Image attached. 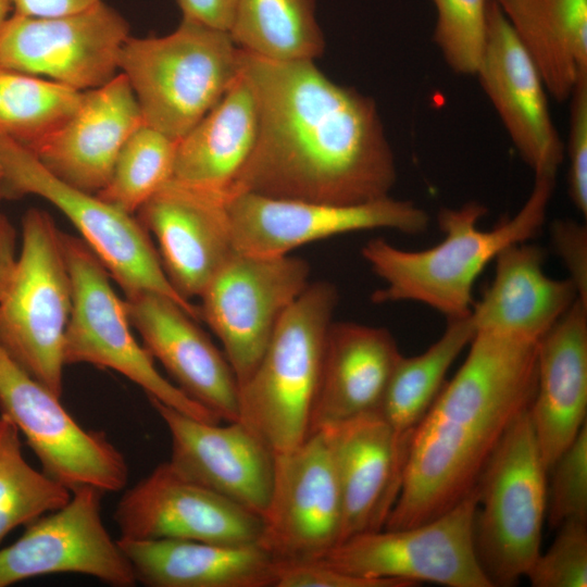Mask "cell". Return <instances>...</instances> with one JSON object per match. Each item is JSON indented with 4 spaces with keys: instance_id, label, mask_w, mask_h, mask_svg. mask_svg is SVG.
<instances>
[{
    "instance_id": "8d00e7d4",
    "label": "cell",
    "mask_w": 587,
    "mask_h": 587,
    "mask_svg": "<svg viewBox=\"0 0 587 587\" xmlns=\"http://www.w3.org/2000/svg\"><path fill=\"white\" fill-rule=\"evenodd\" d=\"M547 516L552 527L573 519L587 520V423L552 467Z\"/></svg>"
},
{
    "instance_id": "30bf717a",
    "label": "cell",
    "mask_w": 587,
    "mask_h": 587,
    "mask_svg": "<svg viewBox=\"0 0 587 587\" xmlns=\"http://www.w3.org/2000/svg\"><path fill=\"white\" fill-rule=\"evenodd\" d=\"M474 488L437 517L414 526L352 536L322 560L355 576L448 587H494L474 546Z\"/></svg>"
},
{
    "instance_id": "7bdbcfd3",
    "label": "cell",
    "mask_w": 587,
    "mask_h": 587,
    "mask_svg": "<svg viewBox=\"0 0 587 587\" xmlns=\"http://www.w3.org/2000/svg\"><path fill=\"white\" fill-rule=\"evenodd\" d=\"M16 232L5 215L0 213V297L5 290L15 263Z\"/></svg>"
},
{
    "instance_id": "2e32d148",
    "label": "cell",
    "mask_w": 587,
    "mask_h": 587,
    "mask_svg": "<svg viewBox=\"0 0 587 587\" xmlns=\"http://www.w3.org/2000/svg\"><path fill=\"white\" fill-rule=\"evenodd\" d=\"M104 492L92 486L72 491L58 510L26 525L0 549V587L51 574H83L114 587L136 585L132 564L101 514Z\"/></svg>"
},
{
    "instance_id": "ee69618b",
    "label": "cell",
    "mask_w": 587,
    "mask_h": 587,
    "mask_svg": "<svg viewBox=\"0 0 587 587\" xmlns=\"http://www.w3.org/2000/svg\"><path fill=\"white\" fill-rule=\"evenodd\" d=\"M11 10L12 7L9 0H0V29L2 28L5 21L9 18V13Z\"/></svg>"
},
{
    "instance_id": "ac0fdd59",
    "label": "cell",
    "mask_w": 587,
    "mask_h": 587,
    "mask_svg": "<svg viewBox=\"0 0 587 587\" xmlns=\"http://www.w3.org/2000/svg\"><path fill=\"white\" fill-rule=\"evenodd\" d=\"M475 75L535 176L557 177L565 148L544 80L496 0L488 2L486 40Z\"/></svg>"
},
{
    "instance_id": "44dd1931",
    "label": "cell",
    "mask_w": 587,
    "mask_h": 587,
    "mask_svg": "<svg viewBox=\"0 0 587 587\" xmlns=\"http://www.w3.org/2000/svg\"><path fill=\"white\" fill-rule=\"evenodd\" d=\"M130 325L143 347L188 397L222 421L239 419L238 383L225 354L177 301L154 291L126 296Z\"/></svg>"
},
{
    "instance_id": "d590c367",
    "label": "cell",
    "mask_w": 587,
    "mask_h": 587,
    "mask_svg": "<svg viewBox=\"0 0 587 587\" xmlns=\"http://www.w3.org/2000/svg\"><path fill=\"white\" fill-rule=\"evenodd\" d=\"M550 548L526 576L533 587L587 586V520L563 522Z\"/></svg>"
},
{
    "instance_id": "9c48e42d",
    "label": "cell",
    "mask_w": 587,
    "mask_h": 587,
    "mask_svg": "<svg viewBox=\"0 0 587 587\" xmlns=\"http://www.w3.org/2000/svg\"><path fill=\"white\" fill-rule=\"evenodd\" d=\"M61 239L73 286L65 365L87 363L114 370L141 387L148 398L197 420L221 423L157 370L154 359L132 333L125 301L115 294L109 272L90 247L63 232Z\"/></svg>"
},
{
    "instance_id": "f35d334b",
    "label": "cell",
    "mask_w": 587,
    "mask_h": 587,
    "mask_svg": "<svg viewBox=\"0 0 587 587\" xmlns=\"http://www.w3.org/2000/svg\"><path fill=\"white\" fill-rule=\"evenodd\" d=\"M397 579L355 576L332 566L323 560L277 564L275 587H410Z\"/></svg>"
},
{
    "instance_id": "484cf974",
    "label": "cell",
    "mask_w": 587,
    "mask_h": 587,
    "mask_svg": "<svg viewBox=\"0 0 587 587\" xmlns=\"http://www.w3.org/2000/svg\"><path fill=\"white\" fill-rule=\"evenodd\" d=\"M495 262L492 282L470 313L476 332L538 341L579 299L569 278L546 275L537 245H511Z\"/></svg>"
},
{
    "instance_id": "60d3db41",
    "label": "cell",
    "mask_w": 587,
    "mask_h": 587,
    "mask_svg": "<svg viewBox=\"0 0 587 587\" xmlns=\"http://www.w3.org/2000/svg\"><path fill=\"white\" fill-rule=\"evenodd\" d=\"M237 0H177L183 18L228 32Z\"/></svg>"
},
{
    "instance_id": "d6a6232c",
    "label": "cell",
    "mask_w": 587,
    "mask_h": 587,
    "mask_svg": "<svg viewBox=\"0 0 587 587\" xmlns=\"http://www.w3.org/2000/svg\"><path fill=\"white\" fill-rule=\"evenodd\" d=\"M71 496L68 488L27 463L18 428L0 415V544L14 528L63 507Z\"/></svg>"
},
{
    "instance_id": "ba28073f",
    "label": "cell",
    "mask_w": 587,
    "mask_h": 587,
    "mask_svg": "<svg viewBox=\"0 0 587 587\" xmlns=\"http://www.w3.org/2000/svg\"><path fill=\"white\" fill-rule=\"evenodd\" d=\"M2 198L41 197L58 208L82 234L126 296L154 291L177 301L193 319L199 305L170 283L148 230L138 217L52 175L30 152L0 135Z\"/></svg>"
},
{
    "instance_id": "ffe728a7",
    "label": "cell",
    "mask_w": 587,
    "mask_h": 587,
    "mask_svg": "<svg viewBox=\"0 0 587 587\" xmlns=\"http://www.w3.org/2000/svg\"><path fill=\"white\" fill-rule=\"evenodd\" d=\"M149 400L170 433V464L261 517L271 496L274 453L239 421L222 426Z\"/></svg>"
},
{
    "instance_id": "d4e9b609",
    "label": "cell",
    "mask_w": 587,
    "mask_h": 587,
    "mask_svg": "<svg viewBox=\"0 0 587 587\" xmlns=\"http://www.w3.org/2000/svg\"><path fill=\"white\" fill-rule=\"evenodd\" d=\"M401 352L385 327L332 322L327 330L310 434L378 412Z\"/></svg>"
},
{
    "instance_id": "5b68a950",
    "label": "cell",
    "mask_w": 587,
    "mask_h": 587,
    "mask_svg": "<svg viewBox=\"0 0 587 587\" xmlns=\"http://www.w3.org/2000/svg\"><path fill=\"white\" fill-rule=\"evenodd\" d=\"M145 124L183 138L240 73V49L227 32L183 18L162 37L125 41L118 60Z\"/></svg>"
},
{
    "instance_id": "f6af8a7d",
    "label": "cell",
    "mask_w": 587,
    "mask_h": 587,
    "mask_svg": "<svg viewBox=\"0 0 587 587\" xmlns=\"http://www.w3.org/2000/svg\"><path fill=\"white\" fill-rule=\"evenodd\" d=\"M0 199H2V172L0 167Z\"/></svg>"
},
{
    "instance_id": "7402d4cb",
    "label": "cell",
    "mask_w": 587,
    "mask_h": 587,
    "mask_svg": "<svg viewBox=\"0 0 587 587\" xmlns=\"http://www.w3.org/2000/svg\"><path fill=\"white\" fill-rule=\"evenodd\" d=\"M321 430L330 446L341 496L339 544L384 528L401 489L410 441L400 439L378 412Z\"/></svg>"
},
{
    "instance_id": "6da1fadb",
    "label": "cell",
    "mask_w": 587,
    "mask_h": 587,
    "mask_svg": "<svg viewBox=\"0 0 587 587\" xmlns=\"http://www.w3.org/2000/svg\"><path fill=\"white\" fill-rule=\"evenodd\" d=\"M240 72L258 102L259 135L229 195L333 204L389 196L396 161L372 98L333 82L313 60L240 50Z\"/></svg>"
},
{
    "instance_id": "9a60e30c",
    "label": "cell",
    "mask_w": 587,
    "mask_h": 587,
    "mask_svg": "<svg viewBox=\"0 0 587 587\" xmlns=\"http://www.w3.org/2000/svg\"><path fill=\"white\" fill-rule=\"evenodd\" d=\"M226 208L235 250L251 255H286L310 242L379 228L419 235L429 225L425 210L390 196L333 204L238 192L227 196Z\"/></svg>"
},
{
    "instance_id": "4dcf8cb0",
    "label": "cell",
    "mask_w": 587,
    "mask_h": 587,
    "mask_svg": "<svg viewBox=\"0 0 587 587\" xmlns=\"http://www.w3.org/2000/svg\"><path fill=\"white\" fill-rule=\"evenodd\" d=\"M227 33L240 50L273 61H314L325 48L315 0H237Z\"/></svg>"
},
{
    "instance_id": "4316f807",
    "label": "cell",
    "mask_w": 587,
    "mask_h": 587,
    "mask_svg": "<svg viewBox=\"0 0 587 587\" xmlns=\"http://www.w3.org/2000/svg\"><path fill=\"white\" fill-rule=\"evenodd\" d=\"M149 587H275L277 563L259 545L118 538Z\"/></svg>"
},
{
    "instance_id": "d6986e66",
    "label": "cell",
    "mask_w": 587,
    "mask_h": 587,
    "mask_svg": "<svg viewBox=\"0 0 587 587\" xmlns=\"http://www.w3.org/2000/svg\"><path fill=\"white\" fill-rule=\"evenodd\" d=\"M226 198L170 179L137 210L170 283L189 301L236 252Z\"/></svg>"
},
{
    "instance_id": "8992f818",
    "label": "cell",
    "mask_w": 587,
    "mask_h": 587,
    "mask_svg": "<svg viewBox=\"0 0 587 587\" xmlns=\"http://www.w3.org/2000/svg\"><path fill=\"white\" fill-rule=\"evenodd\" d=\"M528 409L507 429L475 486L474 546L494 587L514 585L540 554L548 470Z\"/></svg>"
},
{
    "instance_id": "8fae6325",
    "label": "cell",
    "mask_w": 587,
    "mask_h": 587,
    "mask_svg": "<svg viewBox=\"0 0 587 587\" xmlns=\"http://www.w3.org/2000/svg\"><path fill=\"white\" fill-rule=\"evenodd\" d=\"M298 257L235 252L199 297L200 317L217 336L238 387L261 360L282 316L310 284Z\"/></svg>"
},
{
    "instance_id": "e575fe53",
    "label": "cell",
    "mask_w": 587,
    "mask_h": 587,
    "mask_svg": "<svg viewBox=\"0 0 587 587\" xmlns=\"http://www.w3.org/2000/svg\"><path fill=\"white\" fill-rule=\"evenodd\" d=\"M434 41L457 74L475 75L486 40L489 0H433Z\"/></svg>"
},
{
    "instance_id": "4fadbf2b",
    "label": "cell",
    "mask_w": 587,
    "mask_h": 587,
    "mask_svg": "<svg viewBox=\"0 0 587 587\" xmlns=\"http://www.w3.org/2000/svg\"><path fill=\"white\" fill-rule=\"evenodd\" d=\"M128 37L127 21L103 1L54 17L13 13L0 29V66L87 91L120 73Z\"/></svg>"
},
{
    "instance_id": "52a82bcc",
    "label": "cell",
    "mask_w": 587,
    "mask_h": 587,
    "mask_svg": "<svg viewBox=\"0 0 587 587\" xmlns=\"http://www.w3.org/2000/svg\"><path fill=\"white\" fill-rule=\"evenodd\" d=\"M72 307L61 230L47 212L29 209L22 220V251L0 297V349L59 397Z\"/></svg>"
},
{
    "instance_id": "cb8c5ba5",
    "label": "cell",
    "mask_w": 587,
    "mask_h": 587,
    "mask_svg": "<svg viewBox=\"0 0 587 587\" xmlns=\"http://www.w3.org/2000/svg\"><path fill=\"white\" fill-rule=\"evenodd\" d=\"M528 412L549 472L586 424L587 304L579 299L537 342V384Z\"/></svg>"
},
{
    "instance_id": "7c38bea8",
    "label": "cell",
    "mask_w": 587,
    "mask_h": 587,
    "mask_svg": "<svg viewBox=\"0 0 587 587\" xmlns=\"http://www.w3.org/2000/svg\"><path fill=\"white\" fill-rule=\"evenodd\" d=\"M0 414L8 416L38 458L42 472L73 491L92 486L118 491L128 480L125 457L98 430L85 429L60 397L0 349Z\"/></svg>"
},
{
    "instance_id": "7a4b0ae2",
    "label": "cell",
    "mask_w": 587,
    "mask_h": 587,
    "mask_svg": "<svg viewBox=\"0 0 587 587\" xmlns=\"http://www.w3.org/2000/svg\"><path fill=\"white\" fill-rule=\"evenodd\" d=\"M537 342L476 332L461 367L412 433L384 528L428 522L475 488L504 433L534 399Z\"/></svg>"
},
{
    "instance_id": "f546056e",
    "label": "cell",
    "mask_w": 587,
    "mask_h": 587,
    "mask_svg": "<svg viewBox=\"0 0 587 587\" xmlns=\"http://www.w3.org/2000/svg\"><path fill=\"white\" fill-rule=\"evenodd\" d=\"M476 329L470 315L448 320L444 334L424 352L397 361L378 413L402 440L410 441L441 388L459 354Z\"/></svg>"
},
{
    "instance_id": "1f68e13d",
    "label": "cell",
    "mask_w": 587,
    "mask_h": 587,
    "mask_svg": "<svg viewBox=\"0 0 587 587\" xmlns=\"http://www.w3.org/2000/svg\"><path fill=\"white\" fill-rule=\"evenodd\" d=\"M83 92L0 66V135L34 151L74 114Z\"/></svg>"
},
{
    "instance_id": "b9f144b4",
    "label": "cell",
    "mask_w": 587,
    "mask_h": 587,
    "mask_svg": "<svg viewBox=\"0 0 587 587\" xmlns=\"http://www.w3.org/2000/svg\"><path fill=\"white\" fill-rule=\"evenodd\" d=\"M102 0H9L16 14L54 17L82 12Z\"/></svg>"
},
{
    "instance_id": "e0dca14e",
    "label": "cell",
    "mask_w": 587,
    "mask_h": 587,
    "mask_svg": "<svg viewBox=\"0 0 587 587\" xmlns=\"http://www.w3.org/2000/svg\"><path fill=\"white\" fill-rule=\"evenodd\" d=\"M121 538L259 545L261 517L178 473L170 462L127 489L113 514Z\"/></svg>"
},
{
    "instance_id": "277c9868",
    "label": "cell",
    "mask_w": 587,
    "mask_h": 587,
    "mask_svg": "<svg viewBox=\"0 0 587 587\" xmlns=\"http://www.w3.org/2000/svg\"><path fill=\"white\" fill-rule=\"evenodd\" d=\"M338 299L334 284L310 283L238 387V421L274 454L295 449L310 435L325 339Z\"/></svg>"
},
{
    "instance_id": "74e56055",
    "label": "cell",
    "mask_w": 587,
    "mask_h": 587,
    "mask_svg": "<svg viewBox=\"0 0 587 587\" xmlns=\"http://www.w3.org/2000/svg\"><path fill=\"white\" fill-rule=\"evenodd\" d=\"M567 139V191L574 207L587 215V71L583 72L572 90Z\"/></svg>"
},
{
    "instance_id": "603a6c76",
    "label": "cell",
    "mask_w": 587,
    "mask_h": 587,
    "mask_svg": "<svg viewBox=\"0 0 587 587\" xmlns=\"http://www.w3.org/2000/svg\"><path fill=\"white\" fill-rule=\"evenodd\" d=\"M124 74L83 92L74 114L34 151L62 182L96 195L108 184L128 137L143 124Z\"/></svg>"
},
{
    "instance_id": "5bb4252c",
    "label": "cell",
    "mask_w": 587,
    "mask_h": 587,
    "mask_svg": "<svg viewBox=\"0 0 587 587\" xmlns=\"http://www.w3.org/2000/svg\"><path fill=\"white\" fill-rule=\"evenodd\" d=\"M261 520L259 546L277 564L322 560L339 544L342 503L324 430L274 454L272 490Z\"/></svg>"
},
{
    "instance_id": "836d02e7",
    "label": "cell",
    "mask_w": 587,
    "mask_h": 587,
    "mask_svg": "<svg viewBox=\"0 0 587 587\" xmlns=\"http://www.w3.org/2000/svg\"><path fill=\"white\" fill-rule=\"evenodd\" d=\"M177 142L141 124L121 149L108 184L96 195L134 214L172 178Z\"/></svg>"
},
{
    "instance_id": "3957f363",
    "label": "cell",
    "mask_w": 587,
    "mask_h": 587,
    "mask_svg": "<svg viewBox=\"0 0 587 587\" xmlns=\"http://www.w3.org/2000/svg\"><path fill=\"white\" fill-rule=\"evenodd\" d=\"M554 186L555 177L535 176L519 212L487 230L478 227L487 213L484 204L470 201L460 208H441L437 221L445 237L432 248L412 251L384 238L369 240L362 255L385 285L372 294V301H414L448 320L470 315L476 279L503 249L539 233Z\"/></svg>"
},
{
    "instance_id": "f1b7e54d",
    "label": "cell",
    "mask_w": 587,
    "mask_h": 587,
    "mask_svg": "<svg viewBox=\"0 0 587 587\" xmlns=\"http://www.w3.org/2000/svg\"><path fill=\"white\" fill-rule=\"evenodd\" d=\"M548 93L569 100L587 71V0H496Z\"/></svg>"
},
{
    "instance_id": "83f0119b",
    "label": "cell",
    "mask_w": 587,
    "mask_h": 587,
    "mask_svg": "<svg viewBox=\"0 0 587 587\" xmlns=\"http://www.w3.org/2000/svg\"><path fill=\"white\" fill-rule=\"evenodd\" d=\"M258 135V102L240 72L220 101L178 140L171 179L227 197Z\"/></svg>"
},
{
    "instance_id": "ab89813d",
    "label": "cell",
    "mask_w": 587,
    "mask_h": 587,
    "mask_svg": "<svg viewBox=\"0 0 587 587\" xmlns=\"http://www.w3.org/2000/svg\"><path fill=\"white\" fill-rule=\"evenodd\" d=\"M551 239L578 294L587 304V227L572 220H558L551 225Z\"/></svg>"
}]
</instances>
